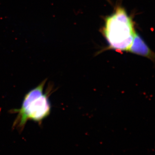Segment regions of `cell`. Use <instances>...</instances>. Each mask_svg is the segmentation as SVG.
Here are the masks:
<instances>
[{
  "instance_id": "1",
  "label": "cell",
  "mask_w": 155,
  "mask_h": 155,
  "mask_svg": "<svg viewBox=\"0 0 155 155\" xmlns=\"http://www.w3.org/2000/svg\"><path fill=\"white\" fill-rule=\"evenodd\" d=\"M46 81L47 79L43 81L25 95L20 109L11 111L12 113L17 114L13 123V128L22 132L28 121H34L41 125L43 120L49 116L51 105L49 97L52 89L48 90L46 93H44Z\"/></svg>"
},
{
  "instance_id": "3",
  "label": "cell",
  "mask_w": 155,
  "mask_h": 155,
  "mask_svg": "<svg viewBox=\"0 0 155 155\" xmlns=\"http://www.w3.org/2000/svg\"><path fill=\"white\" fill-rule=\"evenodd\" d=\"M128 52L145 57L154 62V53L150 49L141 36L136 32Z\"/></svg>"
},
{
  "instance_id": "2",
  "label": "cell",
  "mask_w": 155,
  "mask_h": 155,
  "mask_svg": "<svg viewBox=\"0 0 155 155\" xmlns=\"http://www.w3.org/2000/svg\"><path fill=\"white\" fill-rule=\"evenodd\" d=\"M102 31L108 43L107 49L120 53L129 52L136 32L133 19L121 7L106 17Z\"/></svg>"
}]
</instances>
